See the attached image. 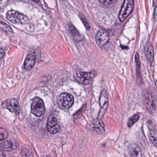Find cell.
I'll return each instance as SVG.
<instances>
[{
  "instance_id": "cell-27",
  "label": "cell",
  "mask_w": 157,
  "mask_h": 157,
  "mask_svg": "<svg viewBox=\"0 0 157 157\" xmlns=\"http://www.w3.org/2000/svg\"><path fill=\"white\" fill-rule=\"evenodd\" d=\"M3 154V153H0V157H5L4 154Z\"/></svg>"
},
{
  "instance_id": "cell-19",
  "label": "cell",
  "mask_w": 157,
  "mask_h": 157,
  "mask_svg": "<svg viewBox=\"0 0 157 157\" xmlns=\"http://www.w3.org/2000/svg\"><path fill=\"white\" fill-rule=\"evenodd\" d=\"M0 29H1L4 31L8 33H11L13 32V30L10 26L8 25L6 23L1 21H0Z\"/></svg>"
},
{
  "instance_id": "cell-9",
  "label": "cell",
  "mask_w": 157,
  "mask_h": 157,
  "mask_svg": "<svg viewBox=\"0 0 157 157\" xmlns=\"http://www.w3.org/2000/svg\"><path fill=\"white\" fill-rule=\"evenodd\" d=\"M47 129L51 134H55L60 132V123L54 117L51 116L49 118L47 123Z\"/></svg>"
},
{
  "instance_id": "cell-6",
  "label": "cell",
  "mask_w": 157,
  "mask_h": 157,
  "mask_svg": "<svg viewBox=\"0 0 157 157\" xmlns=\"http://www.w3.org/2000/svg\"><path fill=\"white\" fill-rule=\"evenodd\" d=\"M100 110L98 115V119L100 120L103 117L105 113L107 110V107L109 103V98H108V93L106 90H103L101 92L100 95Z\"/></svg>"
},
{
  "instance_id": "cell-3",
  "label": "cell",
  "mask_w": 157,
  "mask_h": 157,
  "mask_svg": "<svg viewBox=\"0 0 157 157\" xmlns=\"http://www.w3.org/2000/svg\"><path fill=\"white\" fill-rule=\"evenodd\" d=\"M7 18L13 24H23L28 21V18L20 12L15 10H10L7 14Z\"/></svg>"
},
{
  "instance_id": "cell-8",
  "label": "cell",
  "mask_w": 157,
  "mask_h": 157,
  "mask_svg": "<svg viewBox=\"0 0 157 157\" xmlns=\"http://www.w3.org/2000/svg\"><path fill=\"white\" fill-rule=\"evenodd\" d=\"M109 35L106 31L103 30H99L96 36V41L97 44L100 48H102L106 45L109 41Z\"/></svg>"
},
{
  "instance_id": "cell-21",
  "label": "cell",
  "mask_w": 157,
  "mask_h": 157,
  "mask_svg": "<svg viewBox=\"0 0 157 157\" xmlns=\"http://www.w3.org/2000/svg\"><path fill=\"white\" fill-rule=\"evenodd\" d=\"M8 137L7 130L3 128H0V140L3 141Z\"/></svg>"
},
{
  "instance_id": "cell-23",
  "label": "cell",
  "mask_w": 157,
  "mask_h": 157,
  "mask_svg": "<svg viewBox=\"0 0 157 157\" xmlns=\"http://www.w3.org/2000/svg\"><path fill=\"white\" fill-rule=\"evenodd\" d=\"M80 18L81 19V21L83 22L85 27L86 28L87 30H90V26L89 25V23H88V21H87L86 17L83 14H81V15L80 16Z\"/></svg>"
},
{
  "instance_id": "cell-26",
  "label": "cell",
  "mask_w": 157,
  "mask_h": 157,
  "mask_svg": "<svg viewBox=\"0 0 157 157\" xmlns=\"http://www.w3.org/2000/svg\"><path fill=\"white\" fill-rule=\"evenodd\" d=\"M32 1H34V2H36V3H38V2H39V1H40V0H32Z\"/></svg>"
},
{
  "instance_id": "cell-25",
  "label": "cell",
  "mask_w": 157,
  "mask_h": 157,
  "mask_svg": "<svg viewBox=\"0 0 157 157\" xmlns=\"http://www.w3.org/2000/svg\"><path fill=\"white\" fill-rule=\"evenodd\" d=\"M5 54V52L2 48H0V60H1L3 58Z\"/></svg>"
},
{
  "instance_id": "cell-5",
  "label": "cell",
  "mask_w": 157,
  "mask_h": 157,
  "mask_svg": "<svg viewBox=\"0 0 157 157\" xmlns=\"http://www.w3.org/2000/svg\"><path fill=\"white\" fill-rule=\"evenodd\" d=\"M31 112L36 116L42 115L45 112V107L43 101L40 98L36 97L33 100L31 104Z\"/></svg>"
},
{
  "instance_id": "cell-24",
  "label": "cell",
  "mask_w": 157,
  "mask_h": 157,
  "mask_svg": "<svg viewBox=\"0 0 157 157\" xmlns=\"http://www.w3.org/2000/svg\"><path fill=\"white\" fill-rule=\"evenodd\" d=\"M86 105H85L84 107H83V108L79 111V112H77L75 115H74V117H78L79 116H80V113H81V112H83V111H84V110H85V109H86Z\"/></svg>"
},
{
  "instance_id": "cell-20",
  "label": "cell",
  "mask_w": 157,
  "mask_h": 157,
  "mask_svg": "<svg viewBox=\"0 0 157 157\" xmlns=\"http://www.w3.org/2000/svg\"><path fill=\"white\" fill-rule=\"evenodd\" d=\"M139 119V116L138 115H135L133 116L129 120L128 122V126L129 127H131L132 126L134 125L135 123L138 121Z\"/></svg>"
},
{
  "instance_id": "cell-2",
  "label": "cell",
  "mask_w": 157,
  "mask_h": 157,
  "mask_svg": "<svg viewBox=\"0 0 157 157\" xmlns=\"http://www.w3.org/2000/svg\"><path fill=\"white\" fill-rule=\"evenodd\" d=\"M134 7V0H124L119 13L120 21L123 22L129 16L133 10Z\"/></svg>"
},
{
  "instance_id": "cell-1",
  "label": "cell",
  "mask_w": 157,
  "mask_h": 157,
  "mask_svg": "<svg viewBox=\"0 0 157 157\" xmlns=\"http://www.w3.org/2000/svg\"><path fill=\"white\" fill-rule=\"evenodd\" d=\"M57 102L58 106L60 109H68L73 104L74 99L71 94L64 92L59 95L57 97Z\"/></svg>"
},
{
  "instance_id": "cell-16",
  "label": "cell",
  "mask_w": 157,
  "mask_h": 157,
  "mask_svg": "<svg viewBox=\"0 0 157 157\" xmlns=\"http://www.w3.org/2000/svg\"><path fill=\"white\" fill-rule=\"evenodd\" d=\"M135 62L136 63V77L139 82L141 81V66L140 60L139 55L138 52L135 55Z\"/></svg>"
},
{
  "instance_id": "cell-15",
  "label": "cell",
  "mask_w": 157,
  "mask_h": 157,
  "mask_svg": "<svg viewBox=\"0 0 157 157\" xmlns=\"http://www.w3.org/2000/svg\"><path fill=\"white\" fill-rule=\"evenodd\" d=\"M68 28L70 33L76 41H80L82 40L83 39V36L78 31V30L71 23L69 24Z\"/></svg>"
},
{
  "instance_id": "cell-17",
  "label": "cell",
  "mask_w": 157,
  "mask_h": 157,
  "mask_svg": "<svg viewBox=\"0 0 157 157\" xmlns=\"http://www.w3.org/2000/svg\"><path fill=\"white\" fill-rule=\"evenodd\" d=\"M21 154L23 157H34L32 150L30 146L25 144L22 147Z\"/></svg>"
},
{
  "instance_id": "cell-14",
  "label": "cell",
  "mask_w": 157,
  "mask_h": 157,
  "mask_svg": "<svg viewBox=\"0 0 157 157\" xmlns=\"http://www.w3.org/2000/svg\"><path fill=\"white\" fill-rule=\"evenodd\" d=\"M16 148V144L12 141H6L0 144V150L11 151Z\"/></svg>"
},
{
  "instance_id": "cell-13",
  "label": "cell",
  "mask_w": 157,
  "mask_h": 157,
  "mask_svg": "<svg viewBox=\"0 0 157 157\" xmlns=\"http://www.w3.org/2000/svg\"><path fill=\"white\" fill-rule=\"evenodd\" d=\"M129 152L132 157H142V152L140 147L135 144L129 146Z\"/></svg>"
},
{
  "instance_id": "cell-7",
  "label": "cell",
  "mask_w": 157,
  "mask_h": 157,
  "mask_svg": "<svg viewBox=\"0 0 157 157\" xmlns=\"http://www.w3.org/2000/svg\"><path fill=\"white\" fill-rule=\"evenodd\" d=\"M1 106L4 109H7L12 113H15L16 115L19 114V106L17 100L10 99L6 100L2 103Z\"/></svg>"
},
{
  "instance_id": "cell-18",
  "label": "cell",
  "mask_w": 157,
  "mask_h": 157,
  "mask_svg": "<svg viewBox=\"0 0 157 157\" xmlns=\"http://www.w3.org/2000/svg\"><path fill=\"white\" fill-rule=\"evenodd\" d=\"M149 139L154 146L157 147V132L155 130H152L150 132Z\"/></svg>"
},
{
  "instance_id": "cell-22",
  "label": "cell",
  "mask_w": 157,
  "mask_h": 157,
  "mask_svg": "<svg viewBox=\"0 0 157 157\" xmlns=\"http://www.w3.org/2000/svg\"><path fill=\"white\" fill-rule=\"evenodd\" d=\"M99 1L105 6H111L116 2L118 0H99Z\"/></svg>"
},
{
  "instance_id": "cell-12",
  "label": "cell",
  "mask_w": 157,
  "mask_h": 157,
  "mask_svg": "<svg viewBox=\"0 0 157 157\" xmlns=\"http://www.w3.org/2000/svg\"><path fill=\"white\" fill-rule=\"evenodd\" d=\"M145 55L147 62L152 64L154 59V50L152 44L148 42L147 43L145 48Z\"/></svg>"
},
{
  "instance_id": "cell-4",
  "label": "cell",
  "mask_w": 157,
  "mask_h": 157,
  "mask_svg": "<svg viewBox=\"0 0 157 157\" xmlns=\"http://www.w3.org/2000/svg\"><path fill=\"white\" fill-rule=\"evenodd\" d=\"M95 72H84L81 71H77L74 73L75 80L80 83L83 85H89L92 82L93 78L96 76Z\"/></svg>"
},
{
  "instance_id": "cell-11",
  "label": "cell",
  "mask_w": 157,
  "mask_h": 157,
  "mask_svg": "<svg viewBox=\"0 0 157 157\" xmlns=\"http://www.w3.org/2000/svg\"><path fill=\"white\" fill-rule=\"evenodd\" d=\"M36 56L35 53L29 54L25 60L24 67L26 70H31L36 63Z\"/></svg>"
},
{
  "instance_id": "cell-10",
  "label": "cell",
  "mask_w": 157,
  "mask_h": 157,
  "mask_svg": "<svg viewBox=\"0 0 157 157\" xmlns=\"http://www.w3.org/2000/svg\"><path fill=\"white\" fill-rule=\"evenodd\" d=\"M144 101L145 105L149 111H153L156 108L154 98L151 93L146 92L144 94Z\"/></svg>"
},
{
  "instance_id": "cell-28",
  "label": "cell",
  "mask_w": 157,
  "mask_h": 157,
  "mask_svg": "<svg viewBox=\"0 0 157 157\" xmlns=\"http://www.w3.org/2000/svg\"><path fill=\"white\" fill-rule=\"evenodd\" d=\"M155 14L157 15V5L156 6V9H155Z\"/></svg>"
}]
</instances>
